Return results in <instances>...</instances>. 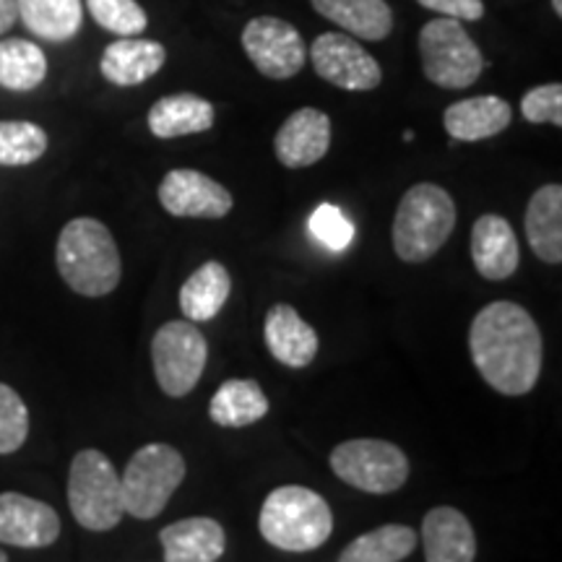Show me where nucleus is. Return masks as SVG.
Listing matches in <instances>:
<instances>
[{
    "label": "nucleus",
    "instance_id": "nucleus-20",
    "mask_svg": "<svg viewBox=\"0 0 562 562\" xmlns=\"http://www.w3.org/2000/svg\"><path fill=\"white\" fill-rule=\"evenodd\" d=\"M165 47L154 40L121 37L108 45L102 53L100 70L102 76L115 87H138L149 81L165 66Z\"/></svg>",
    "mask_w": 562,
    "mask_h": 562
},
{
    "label": "nucleus",
    "instance_id": "nucleus-19",
    "mask_svg": "<svg viewBox=\"0 0 562 562\" xmlns=\"http://www.w3.org/2000/svg\"><path fill=\"white\" fill-rule=\"evenodd\" d=\"M513 123L510 104L501 97H472L448 104L442 112V128L456 140H484L501 133Z\"/></svg>",
    "mask_w": 562,
    "mask_h": 562
},
{
    "label": "nucleus",
    "instance_id": "nucleus-13",
    "mask_svg": "<svg viewBox=\"0 0 562 562\" xmlns=\"http://www.w3.org/2000/svg\"><path fill=\"white\" fill-rule=\"evenodd\" d=\"M60 516L53 505L21 492L0 495V544L21 550H42L58 542Z\"/></svg>",
    "mask_w": 562,
    "mask_h": 562
},
{
    "label": "nucleus",
    "instance_id": "nucleus-28",
    "mask_svg": "<svg viewBox=\"0 0 562 562\" xmlns=\"http://www.w3.org/2000/svg\"><path fill=\"white\" fill-rule=\"evenodd\" d=\"M47 76V58L40 45L21 37L0 42V87L9 91L37 89Z\"/></svg>",
    "mask_w": 562,
    "mask_h": 562
},
{
    "label": "nucleus",
    "instance_id": "nucleus-30",
    "mask_svg": "<svg viewBox=\"0 0 562 562\" xmlns=\"http://www.w3.org/2000/svg\"><path fill=\"white\" fill-rule=\"evenodd\" d=\"M91 19L117 37H138L149 26L146 11L136 0H87Z\"/></svg>",
    "mask_w": 562,
    "mask_h": 562
},
{
    "label": "nucleus",
    "instance_id": "nucleus-31",
    "mask_svg": "<svg viewBox=\"0 0 562 562\" xmlns=\"http://www.w3.org/2000/svg\"><path fill=\"white\" fill-rule=\"evenodd\" d=\"M30 435V409L11 385L0 383V456L16 453Z\"/></svg>",
    "mask_w": 562,
    "mask_h": 562
},
{
    "label": "nucleus",
    "instance_id": "nucleus-35",
    "mask_svg": "<svg viewBox=\"0 0 562 562\" xmlns=\"http://www.w3.org/2000/svg\"><path fill=\"white\" fill-rule=\"evenodd\" d=\"M19 21L16 0H0V34H5Z\"/></svg>",
    "mask_w": 562,
    "mask_h": 562
},
{
    "label": "nucleus",
    "instance_id": "nucleus-16",
    "mask_svg": "<svg viewBox=\"0 0 562 562\" xmlns=\"http://www.w3.org/2000/svg\"><path fill=\"white\" fill-rule=\"evenodd\" d=\"M472 261L482 279L503 281L516 273L521 263L516 232L508 220L497 214H482L472 227Z\"/></svg>",
    "mask_w": 562,
    "mask_h": 562
},
{
    "label": "nucleus",
    "instance_id": "nucleus-9",
    "mask_svg": "<svg viewBox=\"0 0 562 562\" xmlns=\"http://www.w3.org/2000/svg\"><path fill=\"white\" fill-rule=\"evenodd\" d=\"M209 360L206 336L191 321H167L151 339V368L159 389L172 398L199 385Z\"/></svg>",
    "mask_w": 562,
    "mask_h": 562
},
{
    "label": "nucleus",
    "instance_id": "nucleus-12",
    "mask_svg": "<svg viewBox=\"0 0 562 562\" xmlns=\"http://www.w3.org/2000/svg\"><path fill=\"white\" fill-rule=\"evenodd\" d=\"M159 203L167 214L188 220H224L235 201L222 182L199 170H170L159 186Z\"/></svg>",
    "mask_w": 562,
    "mask_h": 562
},
{
    "label": "nucleus",
    "instance_id": "nucleus-29",
    "mask_svg": "<svg viewBox=\"0 0 562 562\" xmlns=\"http://www.w3.org/2000/svg\"><path fill=\"white\" fill-rule=\"evenodd\" d=\"M47 151V133L26 121H0V165L26 167Z\"/></svg>",
    "mask_w": 562,
    "mask_h": 562
},
{
    "label": "nucleus",
    "instance_id": "nucleus-5",
    "mask_svg": "<svg viewBox=\"0 0 562 562\" xmlns=\"http://www.w3.org/2000/svg\"><path fill=\"white\" fill-rule=\"evenodd\" d=\"M68 508L87 531H110L121 526L125 508L121 476L97 448L79 451L68 472Z\"/></svg>",
    "mask_w": 562,
    "mask_h": 562
},
{
    "label": "nucleus",
    "instance_id": "nucleus-37",
    "mask_svg": "<svg viewBox=\"0 0 562 562\" xmlns=\"http://www.w3.org/2000/svg\"><path fill=\"white\" fill-rule=\"evenodd\" d=\"M0 562H9V558H5L3 550H0Z\"/></svg>",
    "mask_w": 562,
    "mask_h": 562
},
{
    "label": "nucleus",
    "instance_id": "nucleus-7",
    "mask_svg": "<svg viewBox=\"0 0 562 562\" xmlns=\"http://www.w3.org/2000/svg\"><path fill=\"white\" fill-rule=\"evenodd\" d=\"M422 74L440 89H467L484 70V55L469 37L461 21L435 19L419 32Z\"/></svg>",
    "mask_w": 562,
    "mask_h": 562
},
{
    "label": "nucleus",
    "instance_id": "nucleus-2",
    "mask_svg": "<svg viewBox=\"0 0 562 562\" xmlns=\"http://www.w3.org/2000/svg\"><path fill=\"white\" fill-rule=\"evenodd\" d=\"M60 279L81 297H104L115 292L123 277L121 250L100 220L79 216L60 229L55 248Z\"/></svg>",
    "mask_w": 562,
    "mask_h": 562
},
{
    "label": "nucleus",
    "instance_id": "nucleus-4",
    "mask_svg": "<svg viewBox=\"0 0 562 562\" xmlns=\"http://www.w3.org/2000/svg\"><path fill=\"white\" fill-rule=\"evenodd\" d=\"M456 229V203L446 188L417 182L402 195L393 220V250L404 263H425Z\"/></svg>",
    "mask_w": 562,
    "mask_h": 562
},
{
    "label": "nucleus",
    "instance_id": "nucleus-36",
    "mask_svg": "<svg viewBox=\"0 0 562 562\" xmlns=\"http://www.w3.org/2000/svg\"><path fill=\"white\" fill-rule=\"evenodd\" d=\"M552 9H554V13H558V16H562V0H552Z\"/></svg>",
    "mask_w": 562,
    "mask_h": 562
},
{
    "label": "nucleus",
    "instance_id": "nucleus-32",
    "mask_svg": "<svg viewBox=\"0 0 562 562\" xmlns=\"http://www.w3.org/2000/svg\"><path fill=\"white\" fill-rule=\"evenodd\" d=\"M311 232L321 245H326L328 250L341 252L349 248V243L355 240V224H351L344 211L334 203H321L311 216Z\"/></svg>",
    "mask_w": 562,
    "mask_h": 562
},
{
    "label": "nucleus",
    "instance_id": "nucleus-18",
    "mask_svg": "<svg viewBox=\"0 0 562 562\" xmlns=\"http://www.w3.org/2000/svg\"><path fill=\"white\" fill-rule=\"evenodd\" d=\"M165 562H216L227 550V537L220 521L193 516L175 521L159 531Z\"/></svg>",
    "mask_w": 562,
    "mask_h": 562
},
{
    "label": "nucleus",
    "instance_id": "nucleus-14",
    "mask_svg": "<svg viewBox=\"0 0 562 562\" xmlns=\"http://www.w3.org/2000/svg\"><path fill=\"white\" fill-rule=\"evenodd\" d=\"M331 146V117L315 108H302L292 112L273 138V151L281 167L302 170L313 167L328 154Z\"/></svg>",
    "mask_w": 562,
    "mask_h": 562
},
{
    "label": "nucleus",
    "instance_id": "nucleus-23",
    "mask_svg": "<svg viewBox=\"0 0 562 562\" xmlns=\"http://www.w3.org/2000/svg\"><path fill=\"white\" fill-rule=\"evenodd\" d=\"M232 292L227 266L206 261L180 286V311L191 323H209L222 313Z\"/></svg>",
    "mask_w": 562,
    "mask_h": 562
},
{
    "label": "nucleus",
    "instance_id": "nucleus-22",
    "mask_svg": "<svg viewBox=\"0 0 562 562\" xmlns=\"http://www.w3.org/2000/svg\"><path fill=\"white\" fill-rule=\"evenodd\" d=\"M214 104L199 94L161 97L149 110V131L157 138H180L206 133L214 125Z\"/></svg>",
    "mask_w": 562,
    "mask_h": 562
},
{
    "label": "nucleus",
    "instance_id": "nucleus-26",
    "mask_svg": "<svg viewBox=\"0 0 562 562\" xmlns=\"http://www.w3.org/2000/svg\"><path fill=\"white\" fill-rule=\"evenodd\" d=\"M16 9L26 30L40 40L68 42L81 30V0H16Z\"/></svg>",
    "mask_w": 562,
    "mask_h": 562
},
{
    "label": "nucleus",
    "instance_id": "nucleus-15",
    "mask_svg": "<svg viewBox=\"0 0 562 562\" xmlns=\"http://www.w3.org/2000/svg\"><path fill=\"white\" fill-rule=\"evenodd\" d=\"M263 336L273 360L294 370L307 368L321 347L315 328L286 302H279L266 313Z\"/></svg>",
    "mask_w": 562,
    "mask_h": 562
},
{
    "label": "nucleus",
    "instance_id": "nucleus-6",
    "mask_svg": "<svg viewBox=\"0 0 562 562\" xmlns=\"http://www.w3.org/2000/svg\"><path fill=\"white\" fill-rule=\"evenodd\" d=\"M186 459L178 448L167 442H149L138 448L125 463L121 476L125 513L138 521L157 518L186 480Z\"/></svg>",
    "mask_w": 562,
    "mask_h": 562
},
{
    "label": "nucleus",
    "instance_id": "nucleus-10",
    "mask_svg": "<svg viewBox=\"0 0 562 562\" xmlns=\"http://www.w3.org/2000/svg\"><path fill=\"white\" fill-rule=\"evenodd\" d=\"M243 47L252 66L277 81L297 76L307 58L302 34L290 21L277 16H258L248 21V26L243 30Z\"/></svg>",
    "mask_w": 562,
    "mask_h": 562
},
{
    "label": "nucleus",
    "instance_id": "nucleus-33",
    "mask_svg": "<svg viewBox=\"0 0 562 562\" xmlns=\"http://www.w3.org/2000/svg\"><path fill=\"white\" fill-rule=\"evenodd\" d=\"M524 117L533 125L550 123L562 128V87L560 83H542V87L526 91L521 100Z\"/></svg>",
    "mask_w": 562,
    "mask_h": 562
},
{
    "label": "nucleus",
    "instance_id": "nucleus-34",
    "mask_svg": "<svg viewBox=\"0 0 562 562\" xmlns=\"http://www.w3.org/2000/svg\"><path fill=\"white\" fill-rule=\"evenodd\" d=\"M422 9L438 11L440 16L456 21H480L484 16L482 0H417Z\"/></svg>",
    "mask_w": 562,
    "mask_h": 562
},
{
    "label": "nucleus",
    "instance_id": "nucleus-21",
    "mask_svg": "<svg viewBox=\"0 0 562 562\" xmlns=\"http://www.w3.org/2000/svg\"><path fill=\"white\" fill-rule=\"evenodd\" d=\"M526 240L542 263H562V188L542 186L526 206Z\"/></svg>",
    "mask_w": 562,
    "mask_h": 562
},
{
    "label": "nucleus",
    "instance_id": "nucleus-3",
    "mask_svg": "<svg viewBox=\"0 0 562 562\" xmlns=\"http://www.w3.org/2000/svg\"><path fill=\"white\" fill-rule=\"evenodd\" d=\"M258 529L266 542L281 552H313L331 537L334 513L315 490L284 484L263 501Z\"/></svg>",
    "mask_w": 562,
    "mask_h": 562
},
{
    "label": "nucleus",
    "instance_id": "nucleus-27",
    "mask_svg": "<svg viewBox=\"0 0 562 562\" xmlns=\"http://www.w3.org/2000/svg\"><path fill=\"white\" fill-rule=\"evenodd\" d=\"M414 550H417V531L412 526L385 524L344 547L339 562H402Z\"/></svg>",
    "mask_w": 562,
    "mask_h": 562
},
{
    "label": "nucleus",
    "instance_id": "nucleus-25",
    "mask_svg": "<svg viewBox=\"0 0 562 562\" xmlns=\"http://www.w3.org/2000/svg\"><path fill=\"white\" fill-rule=\"evenodd\" d=\"M269 414V396L250 378H229L216 389L209 417L220 427H250Z\"/></svg>",
    "mask_w": 562,
    "mask_h": 562
},
{
    "label": "nucleus",
    "instance_id": "nucleus-11",
    "mask_svg": "<svg viewBox=\"0 0 562 562\" xmlns=\"http://www.w3.org/2000/svg\"><path fill=\"white\" fill-rule=\"evenodd\" d=\"M315 74L344 91H372L381 87L383 70L378 60L349 34H321L311 47Z\"/></svg>",
    "mask_w": 562,
    "mask_h": 562
},
{
    "label": "nucleus",
    "instance_id": "nucleus-24",
    "mask_svg": "<svg viewBox=\"0 0 562 562\" xmlns=\"http://www.w3.org/2000/svg\"><path fill=\"white\" fill-rule=\"evenodd\" d=\"M323 19L368 42H381L393 30V13L385 0H311Z\"/></svg>",
    "mask_w": 562,
    "mask_h": 562
},
{
    "label": "nucleus",
    "instance_id": "nucleus-17",
    "mask_svg": "<svg viewBox=\"0 0 562 562\" xmlns=\"http://www.w3.org/2000/svg\"><path fill=\"white\" fill-rule=\"evenodd\" d=\"M422 544L425 562H474L476 558L474 526L451 505L427 510L422 521Z\"/></svg>",
    "mask_w": 562,
    "mask_h": 562
},
{
    "label": "nucleus",
    "instance_id": "nucleus-1",
    "mask_svg": "<svg viewBox=\"0 0 562 562\" xmlns=\"http://www.w3.org/2000/svg\"><path fill=\"white\" fill-rule=\"evenodd\" d=\"M469 351L482 381L503 396H526L542 375V331L518 302L484 305L469 328Z\"/></svg>",
    "mask_w": 562,
    "mask_h": 562
},
{
    "label": "nucleus",
    "instance_id": "nucleus-8",
    "mask_svg": "<svg viewBox=\"0 0 562 562\" xmlns=\"http://www.w3.org/2000/svg\"><path fill=\"white\" fill-rule=\"evenodd\" d=\"M328 463L344 484L370 495H391L409 480V459L391 440H344L328 456Z\"/></svg>",
    "mask_w": 562,
    "mask_h": 562
}]
</instances>
